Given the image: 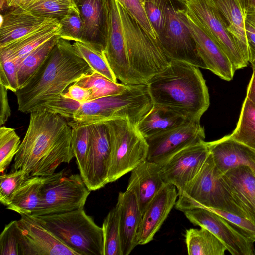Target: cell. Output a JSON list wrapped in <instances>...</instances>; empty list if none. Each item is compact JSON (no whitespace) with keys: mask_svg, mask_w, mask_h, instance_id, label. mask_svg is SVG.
Returning a JSON list of instances; mask_svg holds the SVG:
<instances>
[{"mask_svg":"<svg viewBox=\"0 0 255 255\" xmlns=\"http://www.w3.org/2000/svg\"><path fill=\"white\" fill-rule=\"evenodd\" d=\"M245 15L249 11L255 9V0H238Z\"/></svg>","mask_w":255,"mask_h":255,"instance_id":"51","label":"cell"},{"mask_svg":"<svg viewBox=\"0 0 255 255\" xmlns=\"http://www.w3.org/2000/svg\"><path fill=\"white\" fill-rule=\"evenodd\" d=\"M146 15L158 37L166 21L169 0H141Z\"/></svg>","mask_w":255,"mask_h":255,"instance_id":"42","label":"cell"},{"mask_svg":"<svg viewBox=\"0 0 255 255\" xmlns=\"http://www.w3.org/2000/svg\"><path fill=\"white\" fill-rule=\"evenodd\" d=\"M119 3L133 17L150 36L158 39V36L145 11L141 0H117Z\"/></svg>","mask_w":255,"mask_h":255,"instance_id":"43","label":"cell"},{"mask_svg":"<svg viewBox=\"0 0 255 255\" xmlns=\"http://www.w3.org/2000/svg\"><path fill=\"white\" fill-rule=\"evenodd\" d=\"M246 97L255 107V69H253V73L248 85Z\"/></svg>","mask_w":255,"mask_h":255,"instance_id":"49","label":"cell"},{"mask_svg":"<svg viewBox=\"0 0 255 255\" xmlns=\"http://www.w3.org/2000/svg\"><path fill=\"white\" fill-rule=\"evenodd\" d=\"M20 137L13 128L0 126V171L4 172L15 157L21 143Z\"/></svg>","mask_w":255,"mask_h":255,"instance_id":"38","label":"cell"},{"mask_svg":"<svg viewBox=\"0 0 255 255\" xmlns=\"http://www.w3.org/2000/svg\"><path fill=\"white\" fill-rule=\"evenodd\" d=\"M222 176L247 218L255 225V174L249 167L241 166Z\"/></svg>","mask_w":255,"mask_h":255,"instance_id":"24","label":"cell"},{"mask_svg":"<svg viewBox=\"0 0 255 255\" xmlns=\"http://www.w3.org/2000/svg\"><path fill=\"white\" fill-rule=\"evenodd\" d=\"M207 143L214 164L222 174L241 166L249 167L255 174V150L252 148L229 135Z\"/></svg>","mask_w":255,"mask_h":255,"instance_id":"21","label":"cell"},{"mask_svg":"<svg viewBox=\"0 0 255 255\" xmlns=\"http://www.w3.org/2000/svg\"><path fill=\"white\" fill-rule=\"evenodd\" d=\"M91 124L89 149L81 176L90 191L101 189L109 183L111 154L110 135L105 122Z\"/></svg>","mask_w":255,"mask_h":255,"instance_id":"13","label":"cell"},{"mask_svg":"<svg viewBox=\"0 0 255 255\" xmlns=\"http://www.w3.org/2000/svg\"><path fill=\"white\" fill-rule=\"evenodd\" d=\"M221 15L243 57L249 63L245 14L238 0H210Z\"/></svg>","mask_w":255,"mask_h":255,"instance_id":"27","label":"cell"},{"mask_svg":"<svg viewBox=\"0 0 255 255\" xmlns=\"http://www.w3.org/2000/svg\"><path fill=\"white\" fill-rule=\"evenodd\" d=\"M178 13L189 29L198 54L209 70L222 79L229 81L235 71L223 50L195 16L186 8H178Z\"/></svg>","mask_w":255,"mask_h":255,"instance_id":"15","label":"cell"},{"mask_svg":"<svg viewBox=\"0 0 255 255\" xmlns=\"http://www.w3.org/2000/svg\"><path fill=\"white\" fill-rule=\"evenodd\" d=\"M20 215L22 255H79L31 216Z\"/></svg>","mask_w":255,"mask_h":255,"instance_id":"18","label":"cell"},{"mask_svg":"<svg viewBox=\"0 0 255 255\" xmlns=\"http://www.w3.org/2000/svg\"><path fill=\"white\" fill-rule=\"evenodd\" d=\"M186 120H188L172 110L153 104L136 127L147 139L175 128Z\"/></svg>","mask_w":255,"mask_h":255,"instance_id":"28","label":"cell"},{"mask_svg":"<svg viewBox=\"0 0 255 255\" xmlns=\"http://www.w3.org/2000/svg\"><path fill=\"white\" fill-rule=\"evenodd\" d=\"M185 237L189 255H224L227 250L215 235L203 227L186 230Z\"/></svg>","mask_w":255,"mask_h":255,"instance_id":"30","label":"cell"},{"mask_svg":"<svg viewBox=\"0 0 255 255\" xmlns=\"http://www.w3.org/2000/svg\"><path fill=\"white\" fill-rule=\"evenodd\" d=\"M43 176H30L15 194L7 209L20 215L32 216L38 210L41 200Z\"/></svg>","mask_w":255,"mask_h":255,"instance_id":"29","label":"cell"},{"mask_svg":"<svg viewBox=\"0 0 255 255\" xmlns=\"http://www.w3.org/2000/svg\"><path fill=\"white\" fill-rule=\"evenodd\" d=\"M175 206L182 212L196 208H212L247 218L222 174L215 165L210 153L197 174L178 193Z\"/></svg>","mask_w":255,"mask_h":255,"instance_id":"5","label":"cell"},{"mask_svg":"<svg viewBox=\"0 0 255 255\" xmlns=\"http://www.w3.org/2000/svg\"><path fill=\"white\" fill-rule=\"evenodd\" d=\"M59 20L54 19L37 30L0 47V55L14 59L18 64L30 52L54 36L60 35Z\"/></svg>","mask_w":255,"mask_h":255,"instance_id":"26","label":"cell"},{"mask_svg":"<svg viewBox=\"0 0 255 255\" xmlns=\"http://www.w3.org/2000/svg\"><path fill=\"white\" fill-rule=\"evenodd\" d=\"M104 255H122L119 227V207L116 203L102 224Z\"/></svg>","mask_w":255,"mask_h":255,"instance_id":"33","label":"cell"},{"mask_svg":"<svg viewBox=\"0 0 255 255\" xmlns=\"http://www.w3.org/2000/svg\"><path fill=\"white\" fill-rule=\"evenodd\" d=\"M83 21V41L104 52L107 43L111 0H73Z\"/></svg>","mask_w":255,"mask_h":255,"instance_id":"19","label":"cell"},{"mask_svg":"<svg viewBox=\"0 0 255 255\" xmlns=\"http://www.w3.org/2000/svg\"><path fill=\"white\" fill-rule=\"evenodd\" d=\"M158 39L169 60L182 61L207 69L191 33L182 20L178 8L172 0H169L166 21Z\"/></svg>","mask_w":255,"mask_h":255,"instance_id":"10","label":"cell"},{"mask_svg":"<svg viewBox=\"0 0 255 255\" xmlns=\"http://www.w3.org/2000/svg\"><path fill=\"white\" fill-rule=\"evenodd\" d=\"M147 85L153 104L166 107L187 120H200L210 105L208 88L199 68L186 62L170 60Z\"/></svg>","mask_w":255,"mask_h":255,"instance_id":"3","label":"cell"},{"mask_svg":"<svg viewBox=\"0 0 255 255\" xmlns=\"http://www.w3.org/2000/svg\"><path fill=\"white\" fill-rule=\"evenodd\" d=\"M71 127L66 119L41 109L30 113L25 135L14 157V169H21L30 176L54 173L62 163L75 157Z\"/></svg>","mask_w":255,"mask_h":255,"instance_id":"1","label":"cell"},{"mask_svg":"<svg viewBox=\"0 0 255 255\" xmlns=\"http://www.w3.org/2000/svg\"><path fill=\"white\" fill-rule=\"evenodd\" d=\"M26 0H0L1 12L20 6Z\"/></svg>","mask_w":255,"mask_h":255,"instance_id":"50","label":"cell"},{"mask_svg":"<svg viewBox=\"0 0 255 255\" xmlns=\"http://www.w3.org/2000/svg\"><path fill=\"white\" fill-rule=\"evenodd\" d=\"M94 72L73 44L60 38L37 70L14 93L18 110L30 113L41 109L79 79Z\"/></svg>","mask_w":255,"mask_h":255,"instance_id":"2","label":"cell"},{"mask_svg":"<svg viewBox=\"0 0 255 255\" xmlns=\"http://www.w3.org/2000/svg\"><path fill=\"white\" fill-rule=\"evenodd\" d=\"M8 90L2 84H0V126H3L11 115L7 91Z\"/></svg>","mask_w":255,"mask_h":255,"instance_id":"48","label":"cell"},{"mask_svg":"<svg viewBox=\"0 0 255 255\" xmlns=\"http://www.w3.org/2000/svg\"><path fill=\"white\" fill-rule=\"evenodd\" d=\"M172 0L179 2V3L182 4V5H184L187 0Z\"/></svg>","mask_w":255,"mask_h":255,"instance_id":"52","label":"cell"},{"mask_svg":"<svg viewBox=\"0 0 255 255\" xmlns=\"http://www.w3.org/2000/svg\"><path fill=\"white\" fill-rule=\"evenodd\" d=\"M21 234L18 220L7 224L0 235V255H22Z\"/></svg>","mask_w":255,"mask_h":255,"instance_id":"41","label":"cell"},{"mask_svg":"<svg viewBox=\"0 0 255 255\" xmlns=\"http://www.w3.org/2000/svg\"><path fill=\"white\" fill-rule=\"evenodd\" d=\"M200 120H186L175 128L146 139L148 145L147 160L160 165L184 147L204 140V129Z\"/></svg>","mask_w":255,"mask_h":255,"instance_id":"12","label":"cell"},{"mask_svg":"<svg viewBox=\"0 0 255 255\" xmlns=\"http://www.w3.org/2000/svg\"><path fill=\"white\" fill-rule=\"evenodd\" d=\"M153 105L147 84L128 85L119 94L82 103L71 120L91 124L123 119L137 126Z\"/></svg>","mask_w":255,"mask_h":255,"instance_id":"4","label":"cell"},{"mask_svg":"<svg viewBox=\"0 0 255 255\" xmlns=\"http://www.w3.org/2000/svg\"><path fill=\"white\" fill-rule=\"evenodd\" d=\"M229 136L255 150V107L247 97L242 104L236 127Z\"/></svg>","mask_w":255,"mask_h":255,"instance_id":"32","label":"cell"},{"mask_svg":"<svg viewBox=\"0 0 255 255\" xmlns=\"http://www.w3.org/2000/svg\"><path fill=\"white\" fill-rule=\"evenodd\" d=\"M210 154L204 140L188 145L160 164V173L166 184L182 191L199 172Z\"/></svg>","mask_w":255,"mask_h":255,"instance_id":"14","label":"cell"},{"mask_svg":"<svg viewBox=\"0 0 255 255\" xmlns=\"http://www.w3.org/2000/svg\"><path fill=\"white\" fill-rule=\"evenodd\" d=\"M251 64L252 69H255V60L251 63Z\"/></svg>","mask_w":255,"mask_h":255,"instance_id":"53","label":"cell"},{"mask_svg":"<svg viewBox=\"0 0 255 255\" xmlns=\"http://www.w3.org/2000/svg\"><path fill=\"white\" fill-rule=\"evenodd\" d=\"M183 6L219 45L235 72L248 65L221 15L210 0H187Z\"/></svg>","mask_w":255,"mask_h":255,"instance_id":"11","label":"cell"},{"mask_svg":"<svg viewBox=\"0 0 255 255\" xmlns=\"http://www.w3.org/2000/svg\"><path fill=\"white\" fill-rule=\"evenodd\" d=\"M119 227L122 255H128L137 245L136 237L142 214L134 189L128 186L119 193Z\"/></svg>","mask_w":255,"mask_h":255,"instance_id":"22","label":"cell"},{"mask_svg":"<svg viewBox=\"0 0 255 255\" xmlns=\"http://www.w3.org/2000/svg\"><path fill=\"white\" fill-rule=\"evenodd\" d=\"M111 145L108 182H114L147 160L148 145L136 125L128 120L104 122Z\"/></svg>","mask_w":255,"mask_h":255,"instance_id":"8","label":"cell"},{"mask_svg":"<svg viewBox=\"0 0 255 255\" xmlns=\"http://www.w3.org/2000/svg\"><path fill=\"white\" fill-rule=\"evenodd\" d=\"M41 200L32 216L65 213L84 207L90 191L80 174L64 171L43 176Z\"/></svg>","mask_w":255,"mask_h":255,"instance_id":"9","label":"cell"},{"mask_svg":"<svg viewBox=\"0 0 255 255\" xmlns=\"http://www.w3.org/2000/svg\"><path fill=\"white\" fill-rule=\"evenodd\" d=\"M71 128V143L77 165L81 176L84 171L89 149L92 124H80L70 120L68 122Z\"/></svg>","mask_w":255,"mask_h":255,"instance_id":"36","label":"cell"},{"mask_svg":"<svg viewBox=\"0 0 255 255\" xmlns=\"http://www.w3.org/2000/svg\"><path fill=\"white\" fill-rule=\"evenodd\" d=\"M17 69L14 59L0 55V84L14 93L19 89Z\"/></svg>","mask_w":255,"mask_h":255,"instance_id":"44","label":"cell"},{"mask_svg":"<svg viewBox=\"0 0 255 255\" xmlns=\"http://www.w3.org/2000/svg\"><path fill=\"white\" fill-rule=\"evenodd\" d=\"M30 216L79 255H104L102 228L86 213L84 208L65 213Z\"/></svg>","mask_w":255,"mask_h":255,"instance_id":"6","label":"cell"},{"mask_svg":"<svg viewBox=\"0 0 255 255\" xmlns=\"http://www.w3.org/2000/svg\"><path fill=\"white\" fill-rule=\"evenodd\" d=\"M189 221L208 230L226 246L232 255H253V243L222 217L208 209L196 208L184 211Z\"/></svg>","mask_w":255,"mask_h":255,"instance_id":"17","label":"cell"},{"mask_svg":"<svg viewBox=\"0 0 255 255\" xmlns=\"http://www.w3.org/2000/svg\"><path fill=\"white\" fill-rule=\"evenodd\" d=\"M0 47L37 30L55 18L36 15L19 6L1 14Z\"/></svg>","mask_w":255,"mask_h":255,"instance_id":"23","label":"cell"},{"mask_svg":"<svg viewBox=\"0 0 255 255\" xmlns=\"http://www.w3.org/2000/svg\"><path fill=\"white\" fill-rule=\"evenodd\" d=\"M30 176L24 170L15 169L9 173L3 174L0 178V201L8 206L14 196L24 182Z\"/></svg>","mask_w":255,"mask_h":255,"instance_id":"40","label":"cell"},{"mask_svg":"<svg viewBox=\"0 0 255 255\" xmlns=\"http://www.w3.org/2000/svg\"><path fill=\"white\" fill-rule=\"evenodd\" d=\"M175 186L166 184L153 198L146 207L137 231V245L151 241L167 218L178 197Z\"/></svg>","mask_w":255,"mask_h":255,"instance_id":"20","label":"cell"},{"mask_svg":"<svg viewBox=\"0 0 255 255\" xmlns=\"http://www.w3.org/2000/svg\"><path fill=\"white\" fill-rule=\"evenodd\" d=\"M245 27L247 39L249 58L250 63L255 60V9L245 15Z\"/></svg>","mask_w":255,"mask_h":255,"instance_id":"46","label":"cell"},{"mask_svg":"<svg viewBox=\"0 0 255 255\" xmlns=\"http://www.w3.org/2000/svg\"><path fill=\"white\" fill-rule=\"evenodd\" d=\"M74 83L90 89L92 91V100L119 94L128 86L122 83L113 82L96 72L83 76Z\"/></svg>","mask_w":255,"mask_h":255,"instance_id":"34","label":"cell"},{"mask_svg":"<svg viewBox=\"0 0 255 255\" xmlns=\"http://www.w3.org/2000/svg\"><path fill=\"white\" fill-rule=\"evenodd\" d=\"M73 4V0H26L20 6L36 15L60 20Z\"/></svg>","mask_w":255,"mask_h":255,"instance_id":"35","label":"cell"},{"mask_svg":"<svg viewBox=\"0 0 255 255\" xmlns=\"http://www.w3.org/2000/svg\"><path fill=\"white\" fill-rule=\"evenodd\" d=\"M73 45L77 53L94 72L102 75L113 82H118L107 62L104 52L98 51L89 44L82 42H74Z\"/></svg>","mask_w":255,"mask_h":255,"instance_id":"37","label":"cell"},{"mask_svg":"<svg viewBox=\"0 0 255 255\" xmlns=\"http://www.w3.org/2000/svg\"><path fill=\"white\" fill-rule=\"evenodd\" d=\"M63 95L80 103L92 100V91L90 89L82 87L75 83L71 85Z\"/></svg>","mask_w":255,"mask_h":255,"instance_id":"47","label":"cell"},{"mask_svg":"<svg viewBox=\"0 0 255 255\" xmlns=\"http://www.w3.org/2000/svg\"><path fill=\"white\" fill-rule=\"evenodd\" d=\"M81 104V103L66 97L62 94L45 103L41 109H45L71 120Z\"/></svg>","mask_w":255,"mask_h":255,"instance_id":"45","label":"cell"},{"mask_svg":"<svg viewBox=\"0 0 255 255\" xmlns=\"http://www.w3.org/2000/svg\"><path fill=\"white\" fill-rule=\"evenodd\" d=\"M60 37L67 41H83V21L79 10L74 3L67 14L59 20Z\"/></svg>","mask_w":255,"mask_h":255,"instance_id":"39","label":"cell"},{"mask_svg":"<svg viewBox=\"0 0 255 255\" xmlns=\"http://www.w3.org/2000/svg\"><path fill=\"white\" fill-rule=\"evenodd\" d=\"M60 38L59 35L53 36L30 52L19 63L17 69L19 88L42 64Z\"/></svg>","mask_w":255,"mask_h":255,"instance_id":"31","label":"cell"},{"mask_svg":"<svg viewBox=\"0 0 255 255\" xmlns=\"http://www.w3.org/2000/svg\"><path fill=\"white\" fill-rule=\"evenodd\" d=\"M117 4L130 67L147 84L150 79L168 66L170 60L158 39L148 34L118 1Z\"/></svg>","mask_w":255,"mask_h":255,"instance_id":"7","label":"cell"},{"mask_svg":"<svg viewBox=\"0 0 255 255\" xmlns=\"http://www.w3.org/2000/svg\"><path fill=\"white\" fill-rule=\"evenodd\" d=\"M160 170V164L146 160L131 171L128 185L135 191L142 215L153 198L167 184Z\"/></svg>","mask_w":255,"mask_h":255,"instance_id":"25","label":"cell"},{"mask_svg":"<svg viewBox=\"0 0 255 255\" xmlns=\"http://www.w3.org/2000/svg\"><path fill=\"white\" fill-rule=\"evenodd\" d=\"M104 53L115 77L122 83L126 85L144 84L130 67L116 0H111L107 43Z\"/></svg>","mask_w":255,"mask_h":255,"instance_id":"16","label":"cell"}]
</instances>
